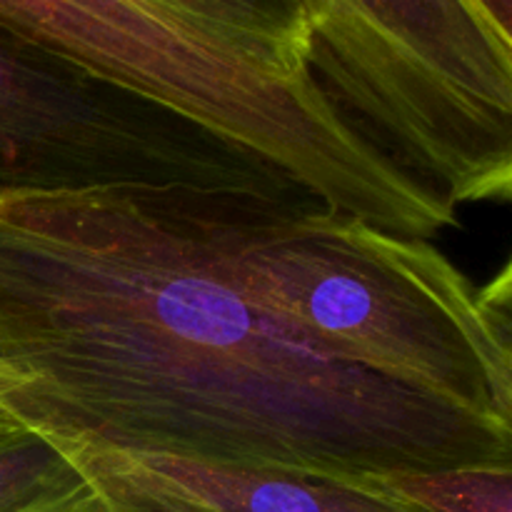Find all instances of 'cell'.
<instances>
[{
  "label": "cell",
  "mask_w": 512,
  "mask_h": 512,
  "mask_svg": "<svg viewBox=\"0 0 512 512\" xmlns=\"http://www.w3.org/2000/svg\"><path fill=\"white\" fill-rule=\"evenodd\" d=\"M0 410L40 435L345 483L512 465V425L260 308L188 188L0 193Z\"/></svg>",
  "instance_id": "6da1fadb"
},
{
  "label": "cell",
  "mask_w": 512,
  "mask_h": 512,
  "mask_svg": "<svg viewBox=\"0 0 512 512\" xmlns=\"http://www.w3.org/2000/svg\"><path fill=\"white\" fill-rule=\"evenodd\" d=\"M240 290L338 360L512 425L510 265L473 280L430 240L403 238L313 195L188 188Z\"/></svg>",
  "instance_id": "7a4b0ae2"
},
{
  "label": "cell",
  "mask_w": 512,
  "mask_h": 512,
  "mask_svg": "<svg viewBox=\"0 0 512 512\" xmlns=\"http://www.w3.org/2000/svg\"><path fill=\"white\" fill-rule=\"evenodd\" d=\"M0 28L243 145L330 208L403 238L458 208L390 163L313 78L275 73L148 0H0Z\"/></svg>",
  "instance_id": "3957f363"
},
{
  "label": "cell",
  "mask_w": 512,
  "mask_h": 512,
  "mask_svg": "<svg viewBox=\"0 0 512 512\" xmlns=\"http://www.w3.org/2000/svg\"><path fill=\"white\" fill-rule=\"evenodd\" d=\"M305 68L390 163L460 210L510 200L512 43L470 0H300Z\"/></svg>",
  "instance_id": "277c9868"
},
{
  "label": "cell",
  "mask_w": 512,
  "mask_h": 512,
  "mask_svg": "<svg viewBox=\"0 0 512 512\" xmlns=\"http://www.w3.org/2000/svg\"><path fill=\"white\" fill-rule=\"evenodd\" d=\"M100 188L310 195L243 145L0 28V193Z\"/></svg>",
  "instance_id": "5b68a950"
},
{
  "label": "cell",
  "mask_w": 512,
  "mask_h": 512,
  "mask_svg": "<svg viewBox=\"0 0 512 512\" xmlns=\"http://www.w3.org/2000/svg\"><path fill=\"white\" fill-rule=\"evenodd\" d=\"M90 480L105 512H425L370 483L240 468L43 435Z\"/></svg>",
  "instance_id": "8992f818"
},
{
  "label": "cell",
  "mask_w": 512,
  "mask_h": 512,
  "mask_svg": "<svg viewBox=\"0 0 512 512\" xmlns=\"http://www.w3.org/2000/svg\"><path fill=\"white\" fill-rule=\"evenodd\" d=\"M225 40L275 73L308 75V18L300 0H148Z\"/></svg>",
  "instance_id": "52a82bcc"
},
{
  "label": "cell",
  "mask_w": 512,
  "mask_h": 512,
  "mask_svg": "<svg viewBox=\"0 0 512 512\" xmlns=\"http://www.w3.org/2000/svg\"><path fill=\"white\" fill-rule=\"evenodd\" d=\"M0 512H105V508L70 458L13 418L0 428Z\"/></svg>",
  "instance_id": "ba28073f"
},
{
  "label": "cell",
  "mask_w": 512,
  "mask_h": 512,
  "mask_svg": "<svg viewBox=\"0 0 512 512\" xmlns=\"http://www.w3.org/2000/svg\"><path fill=\"white\" fill-rule=\"evenodd\" d=\"M425 512H512V465H465L370 480Z\"/></svg>",
  "instance_id": "9c48e42d"
},
{
  "label": "cell",
  "mask_w": 512,
  "mask_h": 512,
  "mask_svg": "<svg viewBox=\"0 0 512 512\" xmlns=\"http://www.w3.org/2000/svg\"><path fill=\"white\" fill-rule=\"evenodd\" d=\"M470 3L498 30L500 38L512 43V0H470Z\"/></svg>",
  "instance_id": "30bf717a"
},
{
  "label": "cell",
  "mask_w": 512,
  "mask_h": 512,
  "mask_svg": "<svg viewBox=\"0 0 512 512\" xmlns=\"http://www.w3.org/2000/svg\"><path fill=\"white\" fill-rule=\"evenodd\" d=\"M10 420H13V418H10V415L5 413V410H0V428H3L5 423H10Z\"/></svg>",
  "instance_id": "8fae6325"
}]
</instances>
